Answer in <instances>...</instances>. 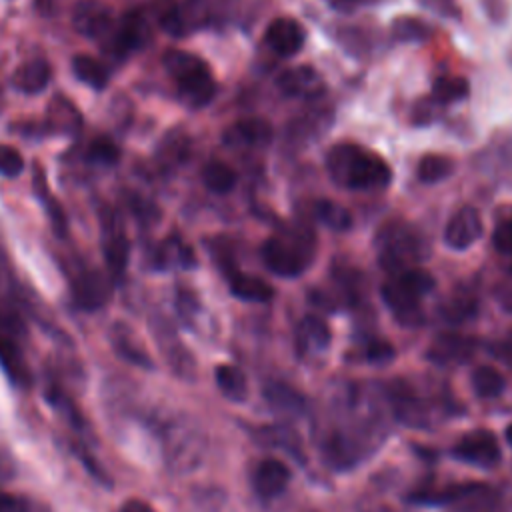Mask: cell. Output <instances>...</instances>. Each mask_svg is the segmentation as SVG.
Wrapping results in <instances>:
<instances>
[{"mask_svg": "<svg viewBox=\"0 0 512 512\" xmlns=\"http://www.w3.org/2000/svg\"><path fill=\"white\" fill-rule=\"evenodd\" d=\"M326 170L330 178L350 190L386 188L392 180V170L382 156L358 144H336L326 154Z\"/></svg>", "mask_w": 512, "mask_h": 512, "instance_id": "1", "label": "cell"}, {"mask_svg": "<svg viewBox=\"0 0 512 512\" xmlns=\"http://www.w3.org/2000/svg\"><path fill=\"white\" fill-rule=\"evenodd\" d=\"M262 260L278 276H300L312 258V236L308 230L286 232L284 236H270L260 248Z\"/></svg>", "mask_w": 512, "mask_h": 512, "instance_id": "2", "label": "cell"}, {"mask_svg": "<svg viewBox=\"0 0 512 512\" xmlns=\"http://www.w3.org/2000/svg\"><path fill=\"white\" fill-rule=\"evenodd\" d=\"M422 258V240L408 226H390L380 234V262L390 272L406 270V264Z\"/></svg>", "mask_w": 512, "mask_h": 512, "instance_id": "3", "label": "cell"}, {"mask_svg": "<svg viewBox=\"0 0 512 512\" xmlns=\"http://www.w3.org/2000/svg\"><path fill=\"white\" fill-rule=\"evenodd\" d=\"M202 436L188 424H174L166 430L168 462L178 472L192 470L202 458Z\"/></svg>", "mask_w": 512, "mask_h": 512, "instance_id": "4", "label": "cell"}, {"mask_svg": "<svg viewBox=\"0 0 512 512\" xmlns=\"http://www.w3.org/2000/svg\"><path fill=\"white\" fill-rule=\"evenodd\" d=\"M382 300L404 326L422 324L420 296H416L400 278L394 276L382 286Z\"/></svg>", "mask_w": 512, "mask_h": 512, "instance_id": "5", "label": "cell"}, {"mask_svg": "<svg viewBox=\"0 0 512 512\" xmlns=\"http://www.w3.org/2000/svg\"><path fill=\"white\" fill-rule=\"evenodd\" d=\"M454 456L474 466H494L500 460V448L494 434L488 430H476L456 442Z\"/></svg>", "mask_w": 512, "mask_h": 512, "instance_id": "6", "label": "cell"}, {"mask_svg": "<svg viewBox=\"0 0 512 512\" xmlns=\"http://www.w3.org/2000/svg\"><path fill=\"white\" fill-rule=\"evenodd\" d=\"M482 232H484V226H482L480 212L474 206H462L448 220L444 230V240L454 250H466L480 240Z\"/></svg>", "mask_w": 512, "mask_h": 512, "instance_id": "7", "label": "cell"}, {"mask_svg": "<svg viewBox=\"0 0 512 512\" xmlns=\"http://www.w3.org/2000/svg\"><path fill=\"white\" fill-rule=\"evenodd\" d=\"M72 294L82 310H98L112 296V278L100 270H86L74 280Z\"/></svg>", "mask_w": 512, "mask_h": 512, "instance_id": "8", "label": "cell"}, {"mask_svg": "<svg viewBox=\"0 0 512 512\" xmlns=\"http://www.w3.org/2000/svg\"><path fill=\"white\" fill-rule=\"evenodd\" d=\"M266 44L282 58H290L298 54L306 40V30L294 18H276L268 24L264 32Z\"/></svg>", "mask_w": 512, "mask_h": 512, "instance_id": "9", "label": "cell"}, {"mask_svg": "<svg viewBox=\"0 0 512 512\" xmlns=\"http://www.w3.org/2000/svg\"><path fill=\"white\" fill-rule=\"evenodd\" d=\"M280 92L292 98H316L324 92L322 76L310 66H296L284 70L276 80Z\"/></svg>", "mask_w": 512, "mask_h": 512, "instance_id": "10", "label": "cell"}, {"mask_svg": "<svg viewBox=\"0 0 512 512\" xmlns=\"http://www.w3.org/2000/svg\"><path fill=\"white\" fill-rule=\"evenodd\" d=\"M150 36V26L140 12H130L122 18L120 26L110 34V50L114 54H128L146 44Z\"/></svg>", "mask_w": 512, "mask_h": 512, "instance_id": "11", "label": "cell"}, {"mask_svg": "<svg viewBox=\"0 0 512 512\" xmlns=\"http://www.w3.org/2000/svg\"><path fill=\"white\" fill-rule=\"evenodd\" d=\"M176 86H178L180 100L192 108H202L210 104V100L216 96V82L208 66L176 80Z\"/></svg>", "mask_w": 512, "mask_h": 512, "instance_id": "12", "label": "cell"}, {"mask_svg": "<svg viewBox=\"0 0 512 512\" xmlns=\"http://www.w3.org/2000/svg\"><path fill=\"white\" fill-rule=\"evenodd\" d=\"M288 482H290L288 466L282 464L280 460H274V458H268V460L260 462L258 468L254 470V478H252L256 494L260 498H266V500L284 492Z\"/></svg>", "mask_w": 512, "mask_h": 512, "instance_id": "13", "label": "cell"}, {"mask_svg": "<svg viewBox=\"0 0 512 512\" xmlns=\"http://www.w3.org/2000/svg\"><path fill=\"white\" fill-rule=\"evenodd\" d=\"M474 342L462 334H440L430 344L426 356L436 364H458L472 356Z\"/></svg>", "mask_w": 512, "mask_h": 512, "instance_id": "14", "label": "cell"}, {"mask_svg": "<svg viewBox=\"0 0 512 512\" xmlns=\"http://www.w3.org/2000/svg\"><path fill=\"white\" fill-rule=\"evenodd\" d=\"M272 138V126L264 118H244L224 132L228 146H262Z\"/></svg>", "mask_w": 512, "mask_h": 512, "instance_id": "15", "label": "cell"}, {"mask_svg": "<svg viewBox=\"0 0 512 512\" xmlns=\"http://www.w3.org/2000/svg\"><path fill=\"white\" fill-rule=\"evenodd\" d=\"M110 14L98 2H80L74 10V28L90 38H102L110 32Z\"/></svg>", "mask_w": 512, "mask_h": 512, "instance_id": "16", "label": "cell"}, {"mask_svg": "<svg viewBox=\"0 0 512 512\" xmlns=\"http://www.w3.org/2000/svg\"><path fill=\"white\" fill-rule=\"evenodd\" d=\"M0 364L14 382L26 384L30 380V374L14 332L0 330Z\"/></svg>", "mask_w": 512, "mask_h": 512, "instance_id": "17", "label": "cell"}, {"mask_svg": "<svg viewBox=\"0 0 512 512\" xmlns=\"http://www.w3.org/2000/svg\"><path fill=\"white\" fill-rule=\"evenodd\" d=\"M50 76L52 74H50L48 62L36 58V60H30L16 68V72L12 76V84L24 94H38L46 88Z\"/></svg>", "mask_w": 512, "mask_h": 512, "instance_id": "18", "label": "cell"}, {"mask_svg": "<svg viewBox=\"0 0 512 512\" xmlns=\"http://www.w3.org/2000/svg\"><path fill=\"white\" fill-rule=\"evenodd\" d=\"M264 398L270 404V408H274L278 414H290V416H298L304 412V398L300 392H296L292 386L284 384V382H270L264 388Z\"/></svg>", "mask_w": 512, "mask_h": 512, "instance_id": "19", "label": "cell"}, {"mask_svg": "<svg viewBox=\"0 0 512 512\" xmlns=\"http://www.w3.org/2000/svg\"><path fill=\"white\" fill-rule=\"evenodd\" d=\"M296 342L300 350L322 352L330 344V330L318 316H304L296 328Z\"/></svg>", "mask_w": 512, "mask_h": 512, "instance_id": "20", "label": "cell"}, {"mask_svg": "<svg viewBox=\"0 0 512 512\" xmlns=\"http://www.w3.org/2000/svg\"><path fill=\"white\" fill-rule=\"evenodd\" d=\"M228 282H230V292L236 298L246 302H268L274 296V288L258 276L236 272L228 278Z\"/></svg>", "mask_w": 512, "mask_h": 512, "instance_id": "21", "label": "cell"}, {"mask_svg": "<svg viewBox=\"0 0 512 512\" xmlns=\"http://www.w3.org/2000/svg\"><path fill=\"white\" fill-rule=\"evenodd\" d=\"M104 258L108 266V276L112 280H122L130 258V242L122 232L110 234V238L104 244Z\"/></svg>", "mask_w": 512, "mask_h": 512, "instance_id": "22", "label": "cell"}, {"mask_svg": "<svg viewBox=\"0 0 512 512\" xmlns=\"http://www.w3.org/2000/svg\"><path fill=\"white\" fill-rule=\"evenodd\" d=\"M156 264L160 268H168V266L192 268L194 266V252L180 238H168L156 250Z\"/></svg>", "mask_w": 512, "mask_h": 512, "instance_id": "23", "label": "cell"}, {"mask_svg": "<svg viewBox=\"0 0 512 512\" xmlns=\"http://www.w3.org/2000/svg\"><path fill=\"white\" fill-rule=\"evenodd\" d=\"M216 384L220 388V392L232 400V402H242L248 394V384H246V376L240 368L230 366V364H222L216 368Z\"/></svg>", "mask_w": 512, "mask_h": 512, "instance_id": "24", "label": "cell"}, {"mask_svg": "<svg viewBox=\"0 0 512 512\" xmlns=\"http://www.w3.org/2000/svg\"><path fill=\"white\" fill-rule=\"evenodd\" d=\"M454 170H456V164L450 156L426 154L418 162V180L424 184H434L452 176Z\"/></svg>", "mask_w": 512, "mask_h": 512, "instance_id": "25", "label": "cell"}, {"mask_svg": "<svg viewBox=\"0 0 512 512\" xmlns=\"http://www.w3.org/2000/svg\"><path fill=\"white\" fill-rule=\"evenodd\" d=\"M72 70H74L78 80H82L84 84H88V86H92L96 90H102L108 84V70H106V66L100 60L92 58V56H86V54L74 56Z\"/></svg>", "mask_w": 512, "mask_h": 512, "instance_id": "26", "label": "cell"}, {"mask_svg": "<svg viewBox=\"0 0 512 512\" xmlns=\"http://www.w3.org/2000/svg\"><path fill=\"white\" fill-rule=\"evenodd\" d=\"M202 182L210 192L226 194L236 186V172L220 160H210L202 168Z\"/></svg>", "mask_w": 512, "mask_h": 512, "instance_id": "27", "label": "cell"}, {"mask_svg": "<svg viewBox=\"0 0 512 512\" xmlns=\"http://www.w3.org/2000/svg\"><path fill=\"white\" fill-rule=\"evenodd\" d=\"M470 94V84L464 76H440L432 86V96L442 104L464 100Z\"/></svg>", "mask_w": 512, "mask_h": 512, "instance_id": "28", "label": "cell"}, {"mask_svg": "<svg viewBox=\"0 0 512 512\" xmlns=\"http://www.w3.org/2000/svg\"><path fill=\"white\" fill-rule=\"evenodd\" d=\"M392 34L400 42H426L432 28L416 16H400L392 22Z\"/></svg>", "mask_w": 512, "mask_h": 512, "instance_id": "29", "label": "cell"}, {"mask_svg": "<svg viewBox=\"0 0 512 512\" xmlns=\"http://www.w3.org/2000/svg\"><path fill=\"white\" fill-rule=\"evenodd\" d=\"M316 218L324 226H328L330 230H336V232H346L352 226L350 212L332 200L316 202Z\"/></svg>", "mask_w": 512, "mask_h": 512, "instance_id": "30", "label": "cell"}, {"mask_svg": "<svg viewBox=\"0 0 512 512\" xmlns=\"http://www.w3.org/2000/svg\"><path fill=\"white\" fill-rule=\"evenodd\" d=\"M472 386L480 398H496L504 390V376L492 366H478L472 374Z\"/></svg>", "mask_w": 512, "mask_h": 512, "instance_id": "31", "label": "cell"}, {"mask_svg": "<svg viewBox=\"0 0 512 512\" xmlns=\"http://www.w3.org/2000/svg\"><path fill=\"white\" fill-rule=\"evenodd\" d=\"M394 410H396V418L408 426L426 424V408L418 398H412L406 392L394 396Z\"/></svg>", "mask_w": 512, "mask_h": 512, "instance_id": "32", "label": "cell"}, {"mask_svg": "<svg viewBox=\"0 0 512 512\" xmlns=\"http://www.w3.org/2000/svg\"><path fill=\"white\" fill-rule=\"evenodd\" d=\"M114 346H116V352L126 358L128 362L136 364V366H142V368H150L152 362L148 358V354L136 346V342L132 340V334L130 332H124V334H114Z\"/></svg>", "mask_w": 512, "mask_h": 512, "instance_id": "33", "label": "cell"}, {"mask_svg": "<svg viewBox=\"0 0 512 512\" xmlns=\"http://www.w3.org/2000/svg\"><path fill=\"white\" fill-rule=\"evenodd\" d=\"M474 310H476L474 298H470L466 294H454L444 302L442 316L450 322H462V320L470 318L474 314Z\"/></svg>", "mask_w": 512, "mask_h": 512, "instance_id": "34", "label": "cell"}, {"mask_svg": "<svg viewBox=\"0 0 512 512\" xmlns=\"http://www.w3.org/2000/svg\"><path fill=\"white\" fill-rule=\"evenodd\" d=\"M396 278H400L416 296H424V294H428L432 288H434V278H432V274H428L426 270H422V268H406V270H402V272H398L396 274Z\"/></svg>", "mask_w": 512, "mask_h": 512, "instance_id": "35", "label": "cell"}, {"mask_svg": "<svg viewBox=\"0 0 512 512\" xmlns=\"http://www.w3.org/2000/svg\"><path fill=\"white\" fill-rule=\"evenodd\" d=\"M120 158V152L116 148L114 142L106 140V138H100V140H94L88 148V160L90 162H96V164H104V166H112L116 164Z\"/></svg>", "mask_w": 512, "mask_h": 512, "instance_id": "36", "label": "cell"}, {"mask_svg": "<svg viewBox=\"0 0 512 512\" xmlns=\"http://www.w3.org/2000/svg\"><path fill=\"white\" fill-rule=\"evenodd\" d=\"M24 170V158L22 154L8 144H0V176L14 178L22 174Z\"/></svg>", "mask_w": 512, "mask_h": 512, "instance_id": "37", "label": "cell"}, {"mask_svg": "<svg viewBox=\"0 0 512 512\" xmlns=\"http://www.w3.org/2000/svg\"><path fill=\"white\" fill-rule=\"evenodd\" d=\"M440 108L442 104L434 98V96H428V98H422L414 104L412 108V122L418 124V126H424V124H430L438 118L440 114Z\"/></svg>", "mask_w": 512, "mask_h": 512, "instance_id": "38", "label": "cell"}, {"mask_svg": "<svg viewBox=\"0 0 512 512\" xmlns=\"http://www.w3.org/2000/svg\"><path fill=\"white\" fill-rule=\"evenodd\" d=\"M492 244L500 254H512V220H504L494 228Z\"/></svg>", "mask_w": 512, "mask_h": 512, "instance_id": "39", "label": "cell"}, {"mask_svg": "<svg viewBox=\"0 0 512 512\" xmlns=\"http://www.w3.org/2000/svg\"><path fill=\"white\" fill-rule=\"evenodd\" d=\"M366 356L370 362H388L394 358V348L386 340H374L366 348Z\"/></svg>", "mask_w": 512, "mask_h": 512, "instance_id": "40", "label": "cell"}, {"mask_svg": "<svg viewBox=\"0 0 512 512\" xmlns=\"http://www.w3.org/2000/svg\"><path fill=\"white\" fill-rule=\"evenodd\" d=\"M0 512H30V504L22 496L0 492Z\"/></svg>", "mask_w": 512, "mask_h": 512, "instance_id": "41", "label": "cell"}, {"mask_svg": "<svg viewBox=\"0 0 512 512\" xmlns=\"http://www.w3.org/2000/svg\"><path fill=\"white\" fill-rule=\"evenodd\" d=\"M422 4H426L436 14H442V16H448V18H458L460 16V10H458L454 0H422Z\"/></svg>", "mask_w": 512, "mask_h": 512, "instance_id": "42", "label": "cell"}, {"mask_svg": "<svg viewBox=\"0 0 512 512\" xmlns=\"http://www.w3.org/2000/svg\"><path fill=\"white\" fill-rule=\"evenodd\" d=\"M116 512H156L148 502L144 500H138V498H132L128 502H124Z\"/></svg>", "mask_w": 512, "mask_h": 512, "instance_id": "43", "label": "cell"}, {"mask_svg": "<svg viewBox=\"0 0 512 512\" xmlns=\"http://www.w3.org/2000/svg\"><path fill=\"white\" fill-rule=\"evenodd\" d=\"M364 0H330L332 8L338 12H352L358 4H362Z\"/></svg>", "mask_w": 512, "mask_h": 512, "instance_id": "44", "label": "cell"}, {"mask_svg": "<svg viewBox=\"0 0 512 512\" xmlns=\"http://www.w3.org/2000/svg\"><path fill=\"white\" fill-rule=\"evenodd\" d=\"M498 300H500V304H502L508 312H512V288H510V286H506L504 290H500Z\"/></svg>", "mask_w": 512, "mask_h": 512, "instance_id": "45", "label": "cell"}, {"mask_svg": "<svg viewBox=\"0 0 512 512\" xmlns=\"http://www.w3.org/2000/svg\"><path fill=\"white\" fill-rule=\"evenodd\" d=\"M52 2H54V0H36V6H38V10L46 12V10L52 8Z\"/></svg>", "mask_w": 512, "mask_h": 512, "instance_id": "46", "label": "cell"}, {"mask_svg": "<svg viewBox=\"0 0 512 512\" xmlns=\"http://www.w3.org/2000/svg\"><path fill=\"white\" fill-rule=\"evenodd\" d=\"M506 442L512 446V424L506 428Z\"/></svg>", "mask_w": 512, "mask_h": 512, "instance_id": "47", "label": "cell"}, {"mask_svg": "<svg viewBox=\"0 0 512 512\" xmlns=\"http://www.w3.org/2000/svg\"><path fill=\"white\" fill-rule=\"evenodd\" d=\"M510 272H512V270H510Z\"/></svg>", "mask_w": 512, "mask_h": 512, "instance_id": "48", "label": "cell"}]
</instances>
